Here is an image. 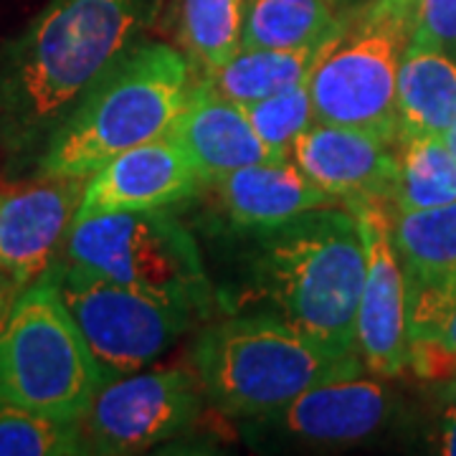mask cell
Masks as SVG:
<instances>
[{
  "label": "cell",
  "mask_w": 456,
  "mask_h": 456,
  "mask_svg": "<svg viewBox=\"0 0 456 456\" xmlns=\"http://www.w3.org/2000/svg\"><path fill=\"white\" fill-rule=\"evenodd\" d=\"M200 173L193 160L167 137L130 147L84 180L74 221L104 213L170 208L198 196Z\"/></svg>",
  "instance_id": "cell-14"
},
{
  "label": "cell",
  "mask_w": 456,
  "mask_h": 456,
  "mask_svg": "<svg viewBox=\"0 0 456 456\" xmlns=\"http://www.w3.org/2000/svg\"><path fill=\"white\" fill-rule=\"evenodd\" d=\"M332 3H355V0H332Z\"/></svg>",
  "instance_id": "cell-33"
},
{
  "label": "cell",
  "mask_w": 456,
  "mask_h": 456,
  "mask_svg": "<svg viewBox=\"0 0 456 456\" xmlns=\"http://www.w3.org/2000/svg\"><path fill=\"white\" fill-rule=\"evenodd\" d=\"M408 338H436L456 347L454 281H408Z\"/></svg>",
  "instance_id": "cell-25"
},
{
  "label": "cell",
  "mask_w": 456,
  "mask_h": 456,
  "mask_svg": "<svg viewBox=\"0 0 456 456\" xmlns=\"http://www.w3.org/2000/svg\"><path fill=\"white\" fill-rule=\"evenodd\" d=\"M200 191L211 196L228 226L241 233L274 228L294 216L340 203L312 183L292 160L246 165L226 175L203 180Z\"/></svg>",
  "instance_id": "cell-16"
},
{
  "label": "cell",
  "mask_w": 456,
  "mask_h": 456,
  "mask_svg": "<svg viewBox=\"0 0 456 456\" xmlns=\"http://www.w3.org/2000/svg\"><path fill=\"white\" fill-rule=\"evenodd\" d=\"M431 441H434L439 454L456 456V403H452V401L441 411Z\"/></svg>",
  "instance_id": "cell-28"
},
{
  "label": "cell",
  "mask_w": 456,
  "mask_h": 456,
  "mask_svg": "<svg viewBox=\"0 0 456 456\" xmlns=\"http://www.w3.org/2000/svg\"><path fill=\"white\" fill-rule=\"evenodd\" d=\"M413 18L370 0L312 71L314 119L398 137L395 86Z\"/></svg>",
  "instance_id": "cell-7"
},
{
  "label": "cell",
  "mask_w": 456,
  "mask_h": 456,
  "mask_svg": "<svg viewBox=\"0 0 456 456\" xmlns=\"http://www.w3.org/2000/svg\"><path fill=\"white\" fill-rule=\"evenodd\" d=\"M398 134H444L456 122V59L408 44L395 86Z\"/></svg>",
  "instance_id": "cell-18"
},
{
  "label": "cell",
  "mask_w": 456,
  "mask_h": 456,
  "mask_svg": "<svg viewBox=\"0 0 456 456\" xmlns=\"http://www.w3.org/2000/svg\"><path fill=\"white\" fill-rule=\"evenodd\" d=\"M408 44L444 51L456 59V0H416Z\"/></svg>",
  "instance_id": "cell-26"
},
{
  "label": "cell",
  "mask_w": 456,
  "mask_h": 456,
  "mask_svg": "<svg viewBox=\"0 0 456 456\" xmlns=\"http://www.w3.org/2000/svg\"><path fill=\"white\" fill-rule=\"evenodd\" d=\"M241 107H244L246 117L256 134L281 158H289L294 140L317 122L314 104H312L310 79L294 84L272 97L241 104Z\"/></svg>",
  "instance_id": "cell-24"
},
{
  "label": "cell",
  "mask_w": 456,
  "mask_h": 456,
  "mask_svg": "<svg viewBox=\"0 0 456 456\" xmlns=\"http://www.w3.org/2000/svg\"><path fill=\"white\" fill-rule=\"evenodd\" d=\"M206 393L196 370L165 368L102 383L79 421L86 454L130 456L150 452L191 431L203 413Z\"/></svg>",
  "instance_id": "cell-10"
},
{
  "label": "cell",
  "mask_w": 456,
  "mask_h": 456,
  "mask_svg": "<svg viewBox=\"0 0 456 456\" xmlns=\"http://www.w3.org/2000/svg\"><path fill=\"white\" fill-rule=\"evenodd\" d=\"M391 228L408 281L456 279V203L395 213Z\"/></svg>",
  "instance_id": "cell-21"
},
{
  "label": "cell",
  "mask_w": 456,
  "mask_h": 456,
  "mask_svg": "<svg viewBox=\"0 0 456 456\" xmlns=\"http://www.w3.org/2000/svg\"><path fill=\"white\" fill-rule=\"evenodd\" d=\"M292 160L340 203H391L398 178V137L314 122L294 140Z\"/></svg>",
  "instance_id": "cell-12"
},
{
  "label": "cell",
  "mask_w": 456,
  "mask_h": 456,
  "mask_svg": "<svg viewBox=\"0 0 456 456\" xmlns=\"http://www.w3.org/2000/svg\"><path fill=\"white\" fill-rule=\"evenodd\" d=\"M49 274L97 360L102 383L145 370L196 320L61 256Z\"/></svg>",
  "instance_id": "cell-8"
},
{
  "label": "cell",
  "mask_w": 456,
  "mask_h": 456,
  "mask_svg": "<svg viewBox=\"0 0 456 456\" xmlns=\"http://www.w3.org/2000/svg\"><path fill=\"white\" fill-rule=\"evenodd\" d=\"M99 388L97 360L46 272L0 325V403L79 424Z\"/></svg>",
  "instance_id": "cell-5"
},
{
  "label": "cell",
  "mask_w": 456,
  "mask_h": 456,
  "mask_svg": "<svg viewBox=\"0 0 456 456\" xmlns=\"http://www.w3.org/2000/svg\"><path fill=\"white\" fill-rule=\"evenodd\" d=\"M444 386H446V398H449L452 403H456V375L449 383H444Z\"/></svg>",
  "instance_id": "cell-32"
},
{
  "label": "cell",
  "mask_w": 456,
  "mask_h": 456,
  "mask_svg": "<svg viewBox=\"0 0 456 456\" xmlns=\"http://www.w3.org/2000/svg\"><path fill=\"white\" fill-rule=\"evenodd\" d=\"M165 0H49L0 46V155L8 173L36 167L84 94L132 51Z\"/></svg>",
  "instance_id": "cell-1"
},
{
  "label": "cell",
  "mask_w": 456,
  "mask_h": 456,
  "mask_svg": "<svg viewBox=\"0 0 456 456\" xmlns=\"http://www.w3.org/2000/svg\"><path fill=\"white\" fill-rule=\"evenodd\" d=\"M365 244V281L355 317V347L375 378H398L408 368V274L393 244L386 203H350Z\"/></svg>",
  "instance_id": "cell-11"
},
{
  "label": "cell",
  "mask_w": 456,
  "mask_h": 456,
  "mask_svg": "<svg viewBox=\"0 0 456 456\" xmlns=\"http://www.w3.org/2000/svg\"><path fill=\"white\" fill-rule=\"evenodd\" d=\"M456 203V160L441 134H398L395 213L426 211Z\"/></svg>",
  "instance_id": "cell-20"
},
{
  "label": "cell",
  "mask_w": 456,
  "mask_h": 456,
  "mask_svg": "<svg viewBox=\"0 0 456 456\" xmlns=\"http://www.w3.org/2000/svg\"><path fill=\"white\" fill-rule=\"evenodd\" d=\"M165 137L185 150L203 180L226 175L246 165L289 160L261 140L241 104L218 94L206 79L193 84L188 102Z\"/></svg>",
  "instance_id": "cell-15"
},
{
  "label": "cell",
  "mask_w": 456,
  "mask_h": 456,
  "mask_svg": "<svg viewBox=\"0 0 456 456\" xmlns=\"http://www.w3.org/2000/svg\"><path fill=\"white\" fill-rule=\"evenodd\" d=\"M191 365L206 401L233 421L281 408L317 383L368 373L358 350H332L264 310L200 330Z\"/></svg>",
  "instance_id": "cell-4"
},
{
  "label": "cell",
  "mask_w": 456,
  "mask_h": 456,
  "mask_svg": "<svg viewBox=\"0 0 456 456\" xmlns=\"http://www.w3.org/2000/svg\"><path fill=\"white\" fill-rule=\"evenodd\" d=\"M386 5H391L395 11L406 13V16L413 18V8H416V0H383Z\"/></svg>",
  "instance_id": "cell-30"
},
{
  "label": "cell",
  "mask_w": 456,
  "mask_h": 456,
  "mask_svg": "<svg viewBox=\"0 0 456 456\" xmlns=\"http://www.w3.org/2000/svg\"><path fill=\"white\" fill-rule=\"evenodd\" d=\"M86 454L79 424H66L26 408L0 403V456Z\"/></svg>",
  "instance_id": "cell-23"
},
{
  "label": "cell",
  "mask_w": 456,
  "mask_h": 456,
  "mask_svg": "<svg viewBox=\"0 0 456 456\" xmlns=\"http://www.w3.org/2000/svg\"><path fill=\"white\" fill-rule=\"evenodd\" d=\"M84 180L36 178L0 191V269L26 289L59 261Z\"/></svg>",
  "instance_id": "cell-13"
},
{
  "label": "cell",
  "mask_w": 456,
  "mask_h": 456,
  "mask_svg": "<svg viewBox=\"0 0 456 456\" xmlns=\"http://www.w3.org/2000/svg\"><path fill=\"white\" fill-rule=\"evenodd\" d=\"M20 292H23V287L8 272L0 269V325L5 322L8 312L13 310V305H16L18 294Z\"/></svg>",
  "instance_id": "cell-29"
},
{
  "label": "cell",
  "mask_w": 456,
  "mask_h": 456,
  "mask_svg": "<svg viewBox=\"0 0 456 456\" xmlns=\"http://www.w3.org/2000/svg\"><path fill=\"white\" fill-rule=\"evenodd\" d=\"M342 33L345 28L314 44L289 49H241L228 64L206 71L203 79L231 102L251 104L310 79L320 61L335 49Z\"/></svg>",
  "instance_id": "cell-17"
},
{
  "label": "cell",
  "mask_w": 456,
  "mask_h": 456,
  "mask_svg": "<svg viewBox=\"0 0 456 456\" xmlns=\"http://www.w3.org/2000/svg\"><path fill=\"white\" fill-rule=\"evenodd\" d=\"M441 140L446 142V147H449V152L454 155V160H456V122H454V125H452V127H449V130L444 132V134H441Z\"/></svg>",
  "instance_id": "cell-31"
},
{
  "label": "cell",
  "mask_w": 456,
  "mask_h": 456,
  "mask_svg": "<svg viewBox=\"0 0 456 456\" xmlns=\"http://www.w3.org/2000/svg\"><path fill=\"white\" fill-rule=\"evenodd\" d=\"M191 59L170 44H137L53 132L36 178L86 180L130 147L165 137L193 89Z\"/></svg>",
  "instance_id": "cell-3"
},
{
  "label": "cell",
  "mask_w": 456,
  "mask_h": 456,
  "mask_svg": "<svg viewBox=\"0 0 456 456\" xmlns=\"http://www.w3.org/2000/svg\"><path fill=\"white\" fill-rule=\"evenodd\" d=\"M61 259L188 312L196 320L213 307V284L196 239L167 208L74 221Z\"/></svg>",
  "instance_id": "cell-6"
},
{
  "label": "cell",
  "mask_w": 456,
  "mask_h": 456,
  "mask_svg": "<svg viewBox=\"0 0 456 456\" xmlns=\"http://www.w3.org/2000/svg\"><path fill=\"white\" fill-rule=\"evenodd\" d=\"M391 416V391L358 373L317 383L281 408L241 419L239 428L256 452H345L375 439Z\"/></svg>",
  "instance_id": "cell-9"
},
{
  "label": "cell",
  "mask_w": 456,
  "mask_h": 456,
  "mask_svg": "<svg viewBox=\"0 0 456 456\" xmlns=\"http://www.w3.org/2000/svg\"><path fill=\"white\" fill-rule=\"evenodd\" d=\"M446 281H454V284H456V279H446Z\"/></svg>",
  "instance_id": "cell-34"
},
{
  "label": "cell",
  "mask_w": 456,
  "mask_h": 456,
  "mask_svg": "<svg viewBox=\"0 0 456 456\" xmlns=\"http://www.w3.org/2000/svg\"><path fill=\"white\" fill-rule=\"evenodd\" d=\"M248 236L244 302L261 305L332 350L355 347V317L365 281L358 216L327 206Z\"/></svg>",
  "instance_id": "cell-2"
},
{
  "label": "cell",
  "mask_w": 456,
  "mask_h": 456,
  "mask_svg": "<svg viewBox=\"0 0 456 456\" xmlns=\"http://www.w3.org/2000/svg\"><path fill=\"white\" fill-rule=\"evenodd\" d=\"M408 368L426 383H449L456 375V347L436 338H408Z\"/></svg>",
  "instance_id": "cell-27"
},
{
  "label": "cell",
  "mask_w": 456,
  "mask_h": 456,
  "mask_svg": "<svg viewBox=\"0 0 456 456\" xmlns=\"http://www.w3.org/2000/svg\"><path fill=\"white\" fill-rule=\"evenodd\" d=\"M332 0H244L241 49H289L342 31Z\"/></svg>",
  "instance_id": "cell-19"
},
{
  "label": "cell",
  "mask_w": 456,
  "mask_h": 456,
  "mask_svg": "<svg viewBox=\"0 0 456 456\" xmlns=\"http://www.w3.org/2000/svg\"><path fill=\"white\" fill-rule=\"evenodd\" d=\"M178 31L185 56L206 71L228 64L244 41V0H180Z\"/></svg>",
  "instance_id": "cell-22"
}]
</instances>
